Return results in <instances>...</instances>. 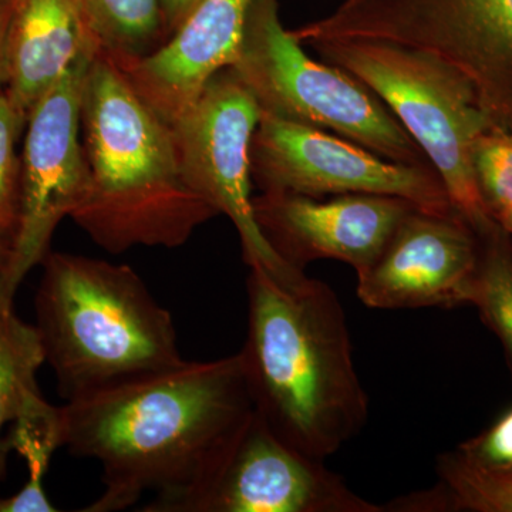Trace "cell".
Here are the masks:
<instances>
[{
    "instance_id": "6da1fadb",
    "label": "cell",
    "mask_w": 512,
    "mask_h": 512,
    "mask_svg": "<svg viewBox=\"0 0 512 512\" xmlns=\"http://www.w3.org/2000/svg\"><path fill=\"white\" fill-rule=\"evenodd\" d=\"M254 412L238 353L183 363L60 406L62 447L101 467L103 491L82 512L133 507L197 484Z\"/></svg>"
},
{
    "instance_id": "7a4b0ae2",
    "label": "cell",
    "mask_w": 512,
    "mask_h": 512,
    "mask_svg": "<svg viewBox=\"0 0 512 512\" xmlns=\"http://www.w3.org/2000/svg\"><path fill=\"white\" fill-rule=\"evenodd\" d=\"M247 296L238 355L254 410L279 439L323 461L369 416L342 303L318 279L284 281L259 269H249Z\"/></svg>"
},
{
    "instance_id": "3957f363",
    "label": "cell",
    "mask_w": 512,
    "mask_h": 512,
    "mask_svg": "<svg viewBox=\"0 0 512 512\" xmlns=\"http://www.w3.org/2000/svg\"><path fill=\"white\" fill-rule=\"evenodd\" d=\"M80 123L87 190L72 220L97 247L180 248L220 215L185 180L173 127L107 56L87 69Z\"/></svg>"
},
{
    "instance_id": "277c9868",
    "label": "cell",
    "mask_w": 512,
    "mask_h": 512,
    "mask_svg": "<svg viewBox=\"0 0 512 512\" xmlns=\"http://www.w3.org/2000/svg\"><path fill=\"white\" fill-rule=\"evenodd\" d=\"M36 329L66 402L184 362L173 315L128 265L52 252Z\"/></svg>"
},
{
    "instance_id": "5b68a950",
    "label": "cell",
    "mask_w": 512,
    "mask_h": 512,
    "mask_svg": "<svg viewBox=\"0 0 512 512\" xmlns=\"http://www.w3.org/2000/svg\"><path fill=\"white\" fill-rule=\"evenodd\" d=\"M311 46L389 107L439 175L453 210L478 237L500 228L473 168L477 138L493 121L460 73L437 57L392 43L328 40Z\"/></svg>"
},
{
    "instance_id": "8992f818",
    "label": "cell",
    "mask_w": 512,
    "mask_h": 512,
    "mask_svg": "<svg viewBox=\"0 0 512 512\" xmlns=\"http://www.w3.org/2000/svg\"><path fill=\"white\" fill-rule=\"evenodd\" d=\"M231 69L261 113L329 131L396 163L431 167L419 144L369 87L303 52L301 42L281 25L275 0H255Z\"/></svg>"
},
{
    "instance_id": "52a82bcc",
    "label": "cell",
    "mask_w": 512,
    "mask_h": 512,
    "mask_svg": "<svg viewBox=\"0 0 512 512\" xmlns=\"http://www.w3.org/2000/svg\"><path fill=\"white\" fill-rule=\"evenodd\" d=\"M340 35L419 50L453 67L512 130V0H345Z\"/></svg>"
},
{
    "instance_id": "ba28073f",
    "label": "cell",
    "mask_w": 512,
    "mask_h": 512,
    "mask_svg": "<svg viewBox=\"0 0 512 512\" xmlns=\"http://www.w3.org/2000/svg\"><path fill=\"white\" fill-rule=\"evenodd\" d=\"M259 119L255 97L228 67L212 77L191 109L170 126L185 180L218 214L232 221L249 269L288 281L303 271L271 247L252 205L249 150Z\"/></svg>"
},
{
    "instance_id": "9c48e42d",
    "label": "cell",
    "mask_w": 512,
    "mask_h": 512,
    "mask_svg": "<svg viewBox=\"0 0 512 512\" xmlns=\"http://www.w3.org/2000/svg\"><path fill=\"white\" fill-rule=\"evenodd\" d=\"M143 512H386L350 490L251 416L211 470L183 493L151 498Z\"/></svg>"
},
{
    "instance_id": "30bf717a",
    "label": "cell",
    "mask_w": 512,
    "mask_h": 512,
    "mask_svg": "<svg viewBox=\"0 0 512 512\" xmlns=\"http://www.w3.org/2000/svg\"><path fill=\"white\" fill-rule=\"evenodd\" d=\"M249 160L252 180L262 192L312 198L387 195L413 202L431 214L456 212L429 165L396 163L329 131L271 114L261 113Z\"/></svg>"
},
{
    "instance_id": "8fae6325",
    "label": "cell",
    "mask_w": 512,
    "mask_h": 512,
    "mask_svg": "<svg viewBox=\"0 0 512 512\" xmlns=\"http://www.w3.org/2000/svg\"><path fill=\"white\" fill-rule=\"evenodd\" d=\"M94 56H80L30 111L20 154L18 228L0 271V301L13 302L30 269L49 254L60 222L72 218L86 195L80 114L84 79Z\"/></svg>"
},
{
    "instance_id": "7c38bea8",
    "label": "cell",
    "mask_w": 512,
    "mask_h": 512,
    "mask_svg": "<svg viewBox=\"0 0 512 512\" xmlns=\"http://www.w3.org/2000/svg\"><path fill=\"white\" fill-rule=\"evenodd\" d=\"M481 239L457 212H410L379 258L357 275V295L373 309L470 305Z\"/></svg>"
},
{
    "instance_id": "4fadbf2b",
    "label": "cell",
    "mask_w": 512,
    "mask_h": 512,
    "mask_svg": "<svg viewBox=\"0 0 512 512\" xmlns=\"http://www.w3.org/2000/svg\"><path fill=\"white\" fill-rule=\"evenodd\" d=\"M258 227L293 268L316 259H338L362 274L389 244L416 205L399 197L335 195L318 200L291 192H262L252 198Z\"/></svg>"
},
{
    "instance_id": "5bb4252c",
    "label": "cell",
    "mask_w": 512,
    "mask_h": 512,
    "mask_svg": "<svg viewBox=\"0 0 512 512\" xmlns=\"http://www.w3.org/2000/svg\"><path fill=\"white\" fill-rule=\"evenodd\" d=\"M254 2L201 0L163 46L117 66L138 96L173 124L191 109L212 77L237 60Z\"/></svg>"
},
{
    "instance_id": "9a60e30c",
    "label": "cell",
    "mask_w": 512,
    "mask_h": 512,
    "mask_svg": "<svg viewBox=\"0 0 512 512\" xmlns=\"http://www.w3.org/2000/svg\"><path fill=\"white\" fill-rule=\"evenodd\" d=\"M83 55H97L79 0H12L5 90L28 116Z\"/></svg>"
},
{
    "instance_id": "2e32d148",
    "label": "cell",
    "mask_w": 512,
    "mask_h": 512,
    "mask_svg": "<svg viewBox=\"0 0 512 512\" xmlns=\"http://www.w3.org/2000/svg\"><path fill=\"white\" fill-rule=\"evenodd\" d=\"M440 483L423 493L384 505L394 512H512V470H491L470 463L457 451L437 463Z\"/></svg>"
},
{
    "instance_id": "e0dca14e",
    "label": "cell",
    "mask_w": 512,
    "mask_h": 512,
    "mask_svg": "<svg viewBox=\"0 0 512 512\" xmlns=\"http://www.w3.org/2000/svg\"><path fill=\"white\" fill-rule=\"evenodd\" d=\"M62 447V414L60 407L33 397L13 421L8 440L0 443V453L18 451L25 458L29 478L12 497L0 498V512H55L45 491V476L57 448Z\"/></svg>"
},
{
    "instance_id": "ac0fdd59",
    "label": "cell",
    "mask_w": 512,
    "mask_h": 512,
    "mask_svg": "<svg viewBox=\"0 0 512 512\" xmlns=\"http://www.w3.org/2000/svg\"><path fill=\"white\" fill-rule=\"evenodd\" d=\"M97 55L137 59L163 46V16L158 0H79Z\"/></svg>"
},
{
    "instance_id": "d6986e66",
    "label": "cell",
    "mask_w": 512,
    "mask_h": 512,
    "mask_svg": "<svg viewBox=\"0 0 512 512\" xmlns=\"http://www.w3.org/2000/svg\"><path fill=\"white\" fill-rule=\"evenodd\" d=\"M43 363L45 350L36 326L16 315L13 302L0 301V434L40 394L36 375Z\"/></svg>"
},
{
    "instance_id": "ffe728a7",
    "label": "cell",
    "mask_w": 512,
    "mask_h": 512,
    "mask_svg": "<svg viewBox=\"0 0 512 512\" xmlns=\"http://www.w3.org/2000/svg\"><path fill=\"white\" fill-rule=\"evenodd\" d=\"M470 305L476 306L512 366V237L503 229L481 238V256Z\"/></svg>"
},
{
    "instance_id": "44dd1931",
    "label": "cell",
    "mask_w": 512,
    "mask_h": 512,
    "mask_svg": "<svg viewBox=\"0 0 512 512\" xmlns=\"http://www.w3.org/2000/svg\"><path fill=\"white\" fill-rule=\"evenodd\" d=\"M28 116L20 111L5 89L0 90V239L12 244L19 221L22 160L19 138Z\"/></svg>"
},
{
    "instance_id": "7402d4cb",
    "label": "cell",
    "mask_w": 512,
    "mask_h": 512,
    "mask_svg": "<svg viewBox=\"0 0 512 512\" xmlns=\"http://www.w3.org/2000/svg\"><path fill=\"white\" fill-rule=\"evenodd\" d=\"M473 168L491 215L512 207V130L491 124L477 138Z\"/></svg>"
},
{
    "instance_id": "603a6c76",
    "label": "cell",
    "mask_w": 512,
    "mask_h": 512,
    "mask_svg": "<svg viewBox=\"0 0 512 512\" xmlns=\"http://www.w3.org/2000/svg\"><path fill=\"white\" fill-rule=\"evenodd\" d=\"M456 451L476 466L512 470V406L490 429L461 444Z\"/></svg>"
},
{
    "instance_id": "cb8c5ba5",
    "label": "cell",
    "mask_w": 512,
    "mask_h": 512,
    "mask_svg": "<svg viewBox=\"0 0 512 512\" xmlns=\"http://www.w3.org/2000/svg\"><path fill=\"white\" fill-rule=\"evenodd\" d=\"M200 3L201 0H161V16H163V29L167 40L181 28L192 10Z\"/></svg>"
},
{
    "instance_id": "d4e9b609",
    "label": "cell",
    "mask_w": 512,
    "mask_h": 512,
    "mask_svg": "<svg viewBox=\"0 0 512 512\" xmlns=\"http://www.w3.org/2000/svg\"><path fill=\"white\" fill-rule=\"evenodd\" d=\"M12 0H0V90L8 79V29Z\"/></svg>"
},
{
    "instance_id": "484cf974",
    "label": "cell",
    "mask_w": 512,
    "mask_h": 512,
    "mask_svg": "<svg viewBox=\"0 0 512 512\" xmlns=\"http://www.w3.org/2000/svg\"><path fill=\"white\" fill-rule=\"evenodd\" d=\"M494 220L497 222L498 227L512 237V207L497 212V214L494 215Z\"/></svg>"
},
{
    "instance_id": "4316f807",
    "label": "cell",
    "mask_w": 512,
    "mask_h": 512,
    "mask_svg": "<svg viewBox=\"0 0 512 512\" xmlns=\"http://www.w3.org/2000/svg\"><path fill=\"white\" fill-rule=\"evenodd\" d=\"M10 251V244L8 241H3L0 239V271H2L3 266H5L6 261H8Z\"/></svg>"
}]
</instances>
